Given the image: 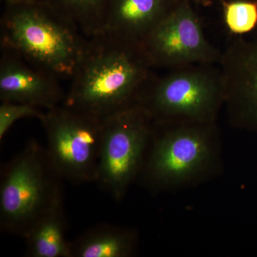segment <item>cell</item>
I'll return each instance as SVG.
<instances>
[{"label": "cell", "instance_id": "6da1fadb", "mask_svg": "<svg viewBox=\"0 0 257 257\" xmlns=\"http://www.w3.org/2000/svg\"><path fill=\"white\" fill-rule=\"evenodd\" d=\"M152 67L142 42L99 34L89 39L62 104L104 121L140 105Z\"/></svg>", "mask_w": 257, "mask_h": 257}, {"label": "cell", "instance_id": "7a4b0ae2", "mask_svg": "<svg viewBox=\"0 0 257 257\" xmlns=\"http://www.w3.org/2000/svg\"><path fill=\"white\" fill-rule=\"evenodd\" d=\"M89 38L44 0L6 3L2 49L57 78H72Z\"/></svg>", "mask_w": 257, "mask_h": 257}, {"label": "cell", "instance_id": "3957f363", "mask_svg": "<svg viewBox=\"0 0 257 257\" xmlns=\"http://www.w3.org/2000/svg\"><path fill=\"white\" fill-rule=\"evenodd\" d=\"M62 181L45 147L29 140L1 169L2 232L25 238L42 216L63 202Z\"/></svg>", "mask_w": 257, "mask_h": 257}, {"label": "cell", "instance_id": "277c9868", "mask_svg": "<svg viewBox=\"0 0 257 257\" xmlns=\"http://www.w3.org/2000/svg\"><path fill=\"white\" fill-rule=\"evenodd\" d=\"M212 64H199L173 69L154 77L140 105L154 121L211 123L224 101L220 69Z\"/></svg>", "mask_w": 257, "mask_h": 257}, {"label": "cell", "instance_id": "5b68a950", "mask_svg": "<svg viewBox=\"0 0 257 257\" xmlns=\"http://www.w3.org/2000/svg\"><path fill=\"white\" fill-rule=\"evenodd\" d=\"M154 120L141 105L103 121L96 183L119 202L143 168Z\"/></svg>", "mask_w": 257, "mask_h": 257}, {"label": "cell", "instance_id": "8992f818", "mask_svg": "<svg viewBox=\"0 0 257 257\" xmlns=\"http://www.w3.org/2000/svg\"><path fill=\"white\" fill-rule=\"evenodd\" d=\"M47 137V155L63 180L96 182L103 121L63 104L45 111L41 119Z\"/></svg>", "mask_w": 257, "mask_h": 257}, {"label": "cell", "instance_id": "52a82bcc", "mask_svg": "<svg viewBox=\"0 0 257 257\" xmlns=\"http://www.w3.org/2000/svg\"><path fill=\"white\" fill-rule=\"evenodd\" d=\"M142 44L153 67L214 64L221 57L206 38L202 23L187 0H178Z\"/></svg>", "mask_w": 257, "mask_h": 257}, {"label": "cell", "instance_id": "ba28073f", "mask_svg": "<svg viewBox=\"0 0 257 257\" xmlns=\"http://www.w3.org/2000/svg\"><path fill=\"white\" fill-rule=\"evenodd\" d=\"M204 124L179 126L160 135L152 130L153 143L143 168L152 185L182 182L202 168L210 153Z\"/></svg>", "mask_w": 257, "mask_h": 257}, {"label": "cell", "instance_id": "9c48e42d", "mask_svg": "<svg viewBox=\"0 0 257 257\" xmlns=\"http://www.w3.org/2000/svg\"><path fill=\"white\" fill-rule=\"evenodd\" d=\"M57 79L18 54L3 49L0 61L1 101L22 103L49 110L63 104L65 98Z\"/></svg>", "mask_w": 257, "mask_h": 257}, {"label": "cell", "instance_id": "30bf717a", "mask_svg": "<svg viewBox=\"0 0 257 257\" xmlns=\"http://www.w3.org/2000/svg\"><path fill=\"white\" fill-rule=\"evenodd\" d=\"M219 64L224 101L236 105L242 117L257 123V35L233 40Z\"/></svg>", "mask_w": 257, "mask_h": 257}, {"label": "cell", "instance_id": "8fae6325", "mask_svg": "<svg viewBox=\"0 0 257 257\" xmlns=\"http://www.w3.org/2000/svg\"><path fill=\"white\" fill-rule=\"evenodd\" d=\"M178 0H111L99 34L143 42Z\"/></svg>", "mask_w": 257, "mask_h": 257}, {"label": "cell", "instance_id": "7c38bea8", "mask_svg": "<svg viewBox=\"0 0 257 257\" xmlns=\"http://www.w3.org/2000/svg\"><path fill=\"white\" fill-rule=\"evenodd\" d=\"M135 239L131 230L106 223L99 224L70 241L71 257L130 256Z\"/></svg>", "mask_w": 257, "mask_h": 257}, {"label": "cell", "instance_id": "4fadbf2b", "mask_svg": "<svg viewBox=\"0 0 257 257\" xmlns=\"http://www.w3.org/2000/svg\"><path fill=\"white\" fill-rule=\"evenodd\" d=\"M63 202L42 216L25 236V256L71 257L70 241L66 238Z\"/></svg>", "mask_w": 257, "mask_h": 257}, {"label": "cell", "instance_id": "5bb4252c", "mask_svg": "<svg viewBox=\"0 0 257 257\" xmlns=\"http://www.w3.org/2000/svg\"><path fill=\"white\" fill-rule=\"evenodd\" d=\"M87 38L101 32L111 0H44Z\"/></svg>", "mask_w": 257, "mask_h": 257}, {"label": "cell", "instance_id": "9a60e30c", "mask_svg": "<svg viewBox=\"0 0 257 257\" xmlns=\"http://www.w3.org/2000/svg\"><path fill=\"white\" fill-rule=\"evenodd\" d=\"M225 24L235 35H243L257 25V3L246 0L223 2Z\"/></svg>", "mask_w": 257, "mask_h": 257}, {"label": "cell", "instance_id": "2e32d148", "mask_svg": "<svg viewBox=\"0 0 257 257\" xmlns=\"http://www.w3.org/2000/svg\"><path fill=\"white\" fill-rule=\"evenodd\" d=\"M45 114L40 108L22 103L2 101L0 105V141L18 120L35 118L40 120Z\"/></svg>", "mask_w": 257, "mask_h": 257}, {"label": "cell", "instance_id": "e0dca14e", "mask_svg": "<svg viewBox=\"0 0 257 257\" xmlns=\"http://www.w3.org/2000/svg\"><path fill=\"white\" fill-rule=\"evenodd\" d=\"M189 2H196V3H202V4H206V3H209L211 0H187Z\"/></svg>", "mask_w": 257, "mask_h": 257}, {"label": "cell", "instance_id": "ac0fdd59", "mask_svg": "<svg viewBox=\"0 0 257 257\" xmlns=\"http://www.w3.org/2000/svg\"><path fill=\"white\" fill-rule=\"evenodd\" d=\"M5 3H16V2L28 1V0H4Z\"/></svg>", "mask_w": 257, "mask_h": 257}]
</instances>
